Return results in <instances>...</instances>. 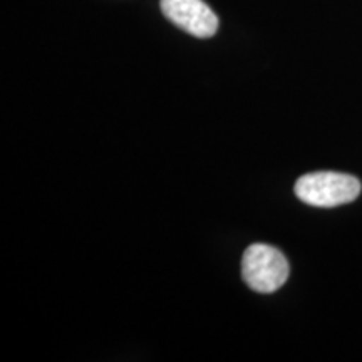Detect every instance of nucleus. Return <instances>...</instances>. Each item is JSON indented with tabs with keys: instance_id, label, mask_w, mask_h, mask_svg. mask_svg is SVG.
Returning a JSON list of instances; mask_svg holds the SVG:
<instances>
[{
	"instance_id": "f257e3e1",
	"label": "nucleus",
	"mask_w": 362,
	"mask_h": 362,
	"mask_svg": "<svg viewBox=\"0 0 362 362\" xmlns=\"http://www.w3.org/2000/svg\"><path fill=\"white\" fill-rule=\"evenodd\" d=\"M293 192L307 205L332 208L354 202L361 193V181L356 176L337 171H317L300 176Z\"/></svg>"
},
{
	"instance_id": "f03ea898",
	"label": "nucleus",
	"mask_w": 362,
	"mask_h": 362,
	"mask_svg": "<svg viewBox=\"0 0 362 362\" xmlns=\"http://www.w3.org/2000/svg\"><path fill=\"white\" fill-rule=\"evenodd\" d=\"M291 274L288 260L279 248L253 243L243 253L242 277L252 291L272 293L287 282Z\"/></svg>"
},
{
	"instance_id": "7ed1b4c3",
	"label": "nucleus",
	"mask_w": 362,
	"mask_h": 362,
	"mask_svg": "<svg viewBox=\"0 0 362 362\" xmlns=\"http://www.w3.org/2000/svg\"><path fill=\"white\" fill-rule=\"evenodd\" d=\"M168 21L194 37L208 39L218 30V17L203 0H161Z\"/></svg>"
}]
</instances>
